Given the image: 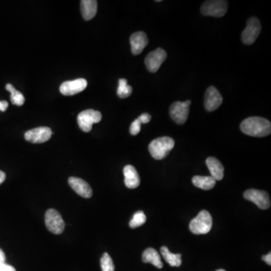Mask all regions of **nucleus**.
<instances>
[{
    "mask_svg": "<svg viewBox=\"0 0 271 271\" xmlns=\"http://www.w3.org/2000/svg\"><path fill=\"white\" fill-rule=\"evenodd\" d=\"M142 261L144 263H150L158 268H163V265L161 259L160 255L155 249L148 248L144 251L142 254Z\"/></svg>",
    "mask_w": 271,
    "mask_h": 271,
    "instance_id": "obj_19",
    "label": "nucleus"
},
{
    "mask_svg": "<svg viewBox=\"0 0 271 271\" xmlns=\"http://www.w3.org/2000/svg\"><path fill=\"white\" fill-rule=\"evenodd\" d=\"M5 262V255L3 251L0 248V265H3Z\"/></svg>",
    "mask_w": 271,
    "mask_h": 271,
    "instance_id": "obj_31",
    "label": "nucleus"
},
{
    "mask_svg": "<svg viewBox=\"0 0 271 271\" xmlns=\"http://www.w3.org/2000/svg\"><path fill=\"white\" fill-rule=\"evenodd\" d=\"M161 253L164 258L165 261L172 267H179L182 265V255L181 254H173L169 252L166 246H162L161 248Z\"/></svg>",
    "mask_w": 271,
    "mask_h": 271,
    "instance_id": "obj_21",
    "label": "nucleus"
},
{
    "mask_svg": "<svg viewBox=\"0 0 271 271\" xmlns=\"http://www.w3.org/2000/svg\"><path fill=\"white\" fill-rule=\"evenodd\" d=\"M87 81L84 79L64 81L60 85V91L65 96H73L81 92L87 87Z\"/></svg>",
    "mask_w": 271,
    "mask_h": 271,
    "instance_id": "obj_12",
    "label": "nucleus"
},
{
    "mask_svg": "<svg viewBox=\"0 0 271 271\" xmlns=\"http://www.w3.org/2000/svg\"><path fill=\"white\" fill-rule=\"evenodd\" d=\"M223 98L219 91L213 86H210L206 91L204 107L208 111L217 109L222 104Z\"/></svg>",
    "mask_w": 271,
    "mask_h": 271,
    "instance_id": "obj_13",
    "label": "nucleus"
},
{
    "mask_svg": "<svg viewBox=\"0 0 271 271\" xmlns=\"http://www.w3.org/2000/svg\"><path fill=\"white\" fill-rule=\"evenodd\" d=\"M5 89L11 93L10 99H11V103H12L14 105L21 107V106L25 104V96L23 95L20 91H18V90L13 87V85H11V84H7L6 86H5Z\"/></svg>",
    "mask_w": 271,
    "mask_h": 271,
    "instance_id": "obj_22",
    "label": "nucleus"
},
{
    "mask_svg": "<svg viewBox=\"0 0 271 271\" xmlns=\"http://www.w3.org/2000/svg\"><path fill=\"white\" fill-rule=\"evenodd\" d=\"M133 88L131 86L128 85V81L125 79H119L118 87L117 90V94L120 98H127L132 94Z\"/></svg>",
    "mask_w": 271,
    "mask_h": 271,
    "instance_id": "obj_23",
    "label": "nucleus"
},
{
    "mask_svg": "<svg viewBox=\"0 0 271 271\" xmlns=\"http://www.w3.org/2000/svg\"><path fill=\"white\" fill-rule=\"evenodd\" d=\"M124 183L128 189H134L140 184V178L136 169L132 165H127L124 168Z\"/></svg>",
    "mask_w": 271,
    "mask_h": 271,
    "instance_id": "obj_16",
    "label": "nucleus"
},
{
    "mask_svg": "<svg viewBox=\"0 0 271 271\" xmlns=\"http://www.w3.org/2000/svg\"><path fill=\"white\" fill-rule=\"evenodd\" d=\"M102 271H115V266L112 259L108 253H104L100 260Z\"/></svg>",
    "mask_w": 271,
    "mask_h": 271,
    "instance_id": "obj_25",
    "label": "nucleus"
},
{
    "mask_svg": "<svg viewBox=\"0 0 271 271\" xmlns=\"http://www.w3.org/2000/svg\"><path fill=\"white\" fill-rule=\"evenodd\" d=\"M81 11L83 18L90 21L97 15V2L95 0H82L81 1Z\"/></svg>",
    "mask_w": 271,
    "mask_h": 271,
    "instance_id": "obj_18",
    "label": "nucleus"
},
{
    "mask_svg": "<svg viewBox=\"0 0 271 271\" xmlns=\"http://www.w3.org/2000/svg\"><path fill=\"white\" fill-rule=\"evenodd\" d=\"M5 177H6L5 173L0 170V185L2 184L4 181H5Z\"/></svg>",
    "mask_w": 271,
    "mask_h": 271,
    "instance_id": "obj_32",
    "label": "nucleus"
},
{
    "mask_svg": "<svg viewBox=\"0 0 271 271\" xmlns=\"http://www.w3.org/2000/svg\"><path fill=\"white\" fill-rule=\"evenodd\" d=\"M0 271H16V270L11 265L5 263L0 265Z\"/></svg>",
    "mask_w": 271,
    "mask_h": 271,
    "instance_id": "obj_28",
    "label": "nucleus"
},
{
    "mask_svg": "<svg viewBox=\"0 0 271 271\" xmlns=\"http://www.w3.org/2000/svg\"><path fill=\"white\" fill-rule=\"evenodd\" d=\"M8 107V102L5 100H2L0 101V111H6L7 108Z\"/></svg>",
    "mask_w": 271,
    "mask_h": 271,
    "instance_id": "obj_29",
    "label": "nucleus"
},
{
    "mask_svg": "<svg viewBox=\"0 0 271 271\" xmlns=\"http://www.w3.org/2000/svg\"><path fill=\"white\" fill-rule=\"evenodd\" d=\"M207 167L211 176L216 181L221 180L224 177V166L217 158L210 157L206 160Z\"/></svg>",
    "mask_w": 271,
    "mask_h": 271,
    "instance_id": "obj_17",
    "label": "nucleus"
},
{
    "mask_svg": "<svg viewBox=\"0 0 271 271\" xmlns=\"http://www.w3.org/2000/svg\"><path fill=\"white\" fill-rule=\"evenodd\" d=\"M175 145V141L169 136L157 138L151 142L149 150L152 156L156 160H162L167 156L168 154Z\"/></svg>",
    "mask_w": 271,
    "mask_h": 271,
    "instance_id": "obj_2",
    "label": "nucleus"
},
{
    "mask_svg": "<svg viewBox=\"0 0 271 271\" xmlns=\"http://www.w3.org/2000/svg\"><path fill=\"white\" fill-rule=\"evenodd\" d=\"M166 58V52L159 48L147 55L145 60V66L151 73H156Z\"/></svg>",
    "mask_w": 271,
    "mask_h": 271,
    "instance_id": "obj_10",
    "label": "nucleus"
},
{
    "mask_svg": "<svg viewBox=\"0 0 271 271\" xmlns=\"http://www.w3.org/2000/svg\"><path fill=\"white\" fill-rule=\"evenodd\" d=\"M191 102H175L169 108V114L172 119L178 124H183L187 121L189 114V107Z\"/></svg>",
    "mask_w": 271,
    "mask_h": 271,
    "instance_id": "obj_7",
    "label": "nucleus"
},
{
    "mask_svg": "<svg viewBox=\"0 0 271 271\" xmlns=\"http://www.w3.org/2000/svg\"><path fill=\"white\" fill-rule=\"evenodd\" d=\"M262 29L259 20L252 17L247 21L246 27L242 32V42L245 45H252L256 40Z\"/></svg>",
    "mask_w": 271,
    "mask_h": 271,
    "instance_id": "obj_8",
    "label": "nucleus"
},
{
    "mask_svg": "<svg viewBox=\"0 0 271 271\" xmlns=\"http://www.w3.org/2000/svg\"><path fill=\"white\" fill-rule=\"evenodd\" d=\"M244 198L252 202L262 210H267L271 207L269 194L264 190L248 189L244 194Z\"/></svg>",
    "mask_w": 271,
    "mask_h": 271,
    "instance_id": "obj_9",
    "label": "nucleus"
},
{
    "mask_svg": "<svg viewBox=\"0 0 271 271\" xmlns=\"http://www.w3.org/2000/svg\"><path fill=\"white\" fill-rule=\"evenodd\" d=\"M262 259L268 264V265H271V253L269 252L268 255H263L262 256Z\"/></svg>",
    "mask_w": 271,
    "mask_h": 271,
    "instance_id": "obj_30",
    "label": "nucleus"
},
{
    "mask_svg": "<svg viewBox=\"0 0 271 271\" xmlns=\"http://www.w3.org/2000/svg\"><path fill=\"white\" fill-rule=\"evenodd\" d=\"M228 2L223 0L206 1L202 5L200 11L205 16L221 18L224 16L228 11Z\"/></svg>",
    "mask_w": 271,
    "mask_h": 271,
    "instance_id": "obj_4",
    "label": "nucleus"
},
{
    "mask_svg": "<svg viewBox=\"0 0 271 271\" xmlns=\"http://www.w3.org/2000/svg\"><path fill=\"white\" fill-rule=\"evenodd\" d=\"M224 271V270H223V269H220V270H218V271Z\"/></svg>",
    "mask_w": 271,
    "mask_h": 271,
    "instance_id": "obj_33",
    "label": "nucleus"
},
{
    "mask_svg": "<svg viewBox=\"0 0 271 271\" xmlns=\"http://www.w3.org/2000/svg\"><path fill=\"white\" fill-rule=\"evenodd\" d=\"M102 119L101 113L94 109H87L79 113L77 121L79 128L84 132H90L93 124L99 123Z\"/></svg>",
    "mask_w": 271,
    "mask_h": 271,
    "instance_id": "obj_5",
    "label": "nucleus"
},
{
    "mask_svg": "<svg viewBox=\"0 0 271 271\" xmlns=\"http://www.w3.org/2000/svg\"><path fill=\"white\" fill-rule=\"evenodd\" d=\"M213 226V218L209 212L202 210L195 218L190 221L189 229L194 234H206Z\"/></svg>",
    "mask_w": 271,
    "mask_h": 271,
    "instance_id": "obj_3",
    "label": "nucleus"
},
{
    "mask_svg": "<svg viewBox=\"0 0 271 271\" xmlns=\"http://www.w3.org/2000/svg\"><path fill=\"white\" fill-rule=\"evenodd\" d=\"M52 131L48 127L34 128L26 132L25 139L32 143H43L51 139Z\"/></svg>",
    "mask_w": 271,
    "mask_h": 271,
    "instance_id": "obj_11",
    "label": "nucleus"
},
{
    "mask_svg": "<svg viewBox=\"0 0 271 271\" xmlns=\"http://www.w3.org/2000/svg\"><path fill=\"white\" fill-rule=\"evenodd\" d=\"M45 220L46 227L50 232L60 234L64 231V221L56 210L49 209L45 213Z\"/></svg>",
    "mask_w": 271,
    "mask_h": 271,
    "instance_id": "obj_6",
    "label": "nucleus"
},
{
    "mask_svg": "<svg viewBox=\"0 0 271 271\" xmlns=\"http://www.w3.org/2000/svg\"><path fill=\"white\" fill-rule=\"evenodd\" d=\"M131 45V51L134 55H138L142 53L143 49L146 47L149 43V39L146 34L142 31L134 32L130 39Z\"/></svg>",
    "mask_w": 271,
    "mask_h": 271,
    "instance_id": "obj_15",
    "label": "nucleus"
},
{
    "mask_svg": "<svg viewBox=\"0 0 271 271\" xmlns=\"http://www.w3.org/2000/svg\"><path fill=\"white\" fill-rule=\"evenodd\" d=\"M138 119L140 121L142 124H147V123H149L151 121L152 116L149 115V113H143L138 118Z\"/></svg>",
    "mask_w": 271,
    "mask_h": 271,
    "instance_id": "obj_27",
    "label": "nucleus"
},
{
    "mask_svg": "<svg viewBox=\"0 0 271 271\" xmlns=\"http://www.w3.org/2000/svg\"><path fill=\"white\" fill-rule=\"evenodd\" d=\"M141 124H142V123L140 122V121L138 118L137 119H136L135 121H133L131 127H130V133H131V135H137L140 132Z\"/></svg>",
    "mask_w": 271,
    "mask_h": 271,
    "instance_id": "obj_26",
    "label": "nucleus"
},
{
    "mask_svg": "<svg viewBox=\"0 0 271 271\" xmlns=\"http://www.w3.org/2000/svg\"><path fill=\"white\" fill-rule=\"evenodd\" d=\"M146 221V217L142 211H138L134 215L132 219L130 221L129 225L131 228H138Z\"/></svg>",
    "mask_w": 271,
    "mask_h": 271,
    "instance_id": "obj_24",
    "label": "nucleus"
},
{
    "mask_svg": "<svg viewBox=\"0 0 271 271\" xmlns=\"http://www.w3.org/2000/svg\"><path fill=\"white\" fill-rule=\"evenodd\" d=\"M69 184L70 187L77 193L79 195L84 198H90L92 197V189L89 186L88 183L82 179L77 177H70L69 179Z\"/></svg>",
    "mask_w": 271,
    "mask_h": 271,
    "instance_id": "obj_14",
    "label": "nucleus"
},
{
    "mask_svg": "<svg viewBox=\"0 0 271 271\" xmlns=\"http://www.w3.org/2000/svg\"><path fill=\"white\" fill-rule=\"evenodd\" d=\"M241 130L250 136L265 137L271 134V121L261 117H249L242 121Z\"/></svg>",
    "mask_w": 271,
    "mask_h": 271,
    "instance_id": "obj_1",
    "label": "nucleus"
},
{
    "mask_svg": "<svg viewBox=\"0 0 271 271\" xmlns=\"http://www.w3.org/2000/svg\"><path fill=\"white\" fill-rule=\"evenodd\" d=\"M192 183L194 186L199 189L208 190L215 187L217 181L212 176H196L192 179Z\"/></svg>",
    "mask_w": 271,
    "mask_h": 271,
    "instance_id": "obj_20",
    "label": "nucleus"
}]
</instances>
